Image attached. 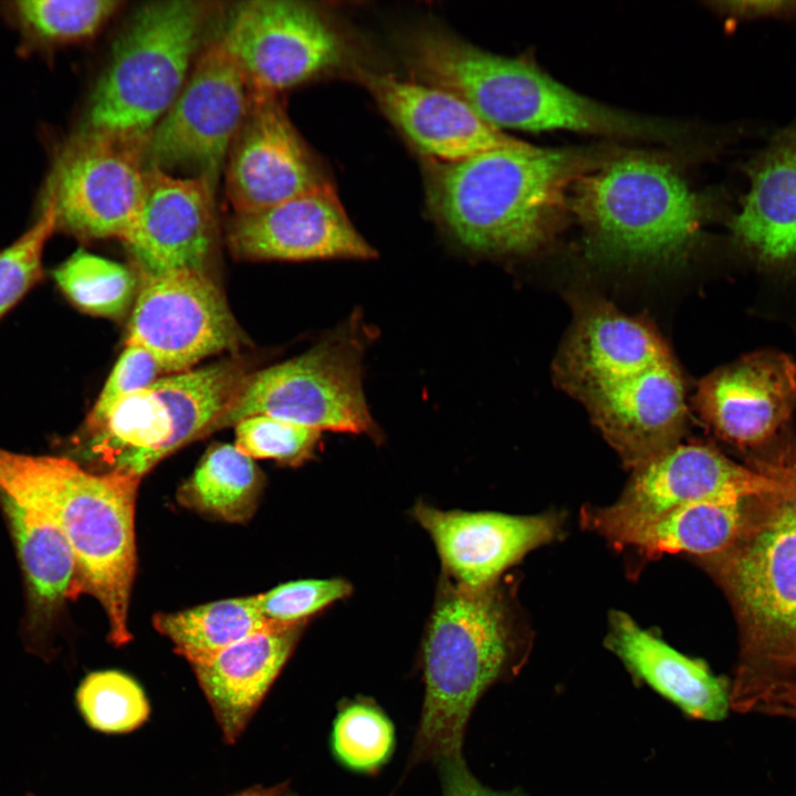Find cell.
I'll use <instances>...</instances> for the list:
<instances>
[{"label":"cell","instance_id":"1","mask_svg":"<svg viewBox=\"0 0 796 796\" xmlns=\"http://www.w3.org/2000/svg\"><path fill=\"white\" fill-rule=\"evenodd\" d=\"M557 378L633 469L678 443L684 388L660 336L606 303L582 310L557 359Z\"/></svg>","mask_w":796,"mask_h":796},{"label":"cell","instance_id":"2","mask_svg":"<svg viewBox=\"0 0 796 796\" xmlns=\"http://www.w3.org/2000/svg\"><path fill=\"white\" fill-rule=\"evenodd\" d=\"M614 157L611 149L540 148L519 140L457 161L429 160L428 206L471 252L524 253L547 238L567 190Z\"/></svg>","mask_w":796,"mask_h":796},{"label":"cell","instance_id":"3","mask_svg":"<svg viewBox=\"0 0 796 796\" xmlns=\"http://www.w3.org/2000/svg\"><path fill=\"white\" fill-rule=\"evenodd\" d=\"M512 654L509 610L495 585L469 589L443 577L422 646L425 698L413 761L461 758L471 711Z\"/></svg>","mask_w":796,"mask_h":796},{"label":"cell","instance_id":"4","mask_svg":"<svg viewBox=\"0 0 796 796\" xmlns=\"http://www.w3.org/2000/svg\"><path fill=\"white\" fill-rule=\"evenodd\" d=\"M572 206L589 245L609 258L663 261L695 240L709 200L668 163L638 154L614 157L573 186Z\"/></svg>","mask_w":796,"mask_h":796},{"label":"cell","instance_id":"5","mask_svg":"<svg viewBox=\"0 0 796 796\" xmlns=\"http://www.w3.org/2000/svg\"><path fill=\"white\" fill-rule=\"evenodd\" d=\"M206 18L205 4L188 0L138 9L114 43L85 129L146 143L190 74Z\"/></svg>","mask_w":796,"mask_h":796},{"label":"cell","instance_id":"6","mask_svg":"<svg viewBox=\"0 0 796 796\" xmlns=\"http://www.w3.org/2000/svg\"><path fill=\"white\" fill-rule=\"evenodd\" d=\"M370 336L355 312L306 353L247 374L214 430L265 415L318 431L366 434L380 442L383 433L363 390V357Z\"/></svg>","mask_w":796,"mask_h":796},{"label":"cell","instance_id":"7","mask_svg":"<svg viewBox=\"0 0 796 796\" xmlns=\"http://www.w3.org/2000/svg\"><path fill=\"white\" fill-rule=\"evenodd\" d=\"M245 371L224 360L160 377L117 402L95 430L92 452L116 471L142 478L165 457L214 430Z\"/></svg>","mask_w":796,"mask_h":796},{"label":"cell","instance_id":"8","mask_svg":"<svg viewBox=\"0 0 796 796\" xmlns=\"http://www.w3.org/2000/svg\"><path fill=\"white\" fill-rule=\"evenodd\" d=\"M140 478L93 473L76 465L54 523L66 536L76 564L73 593L94 596L104 608L109 638L130 639L128 607L136 568L135 503Z\"/></svg>","mask_w":796,"mask_h":796},{"label":"cell","instance_id":"9","mask_svg":"<svg viewBox=\"0 0 796 796\" xmlns=\"http://www.w3.org/2000/svg\"><path fill=\"white\" fill-rule=\"evenodd\" d=\"M776 498L741 544L709 556L767 672L796 667V490Z\"/></svg>","mask_w":796,"mask_h":796},{"label":"cell","instance_id":"10","mask_svg":"<svg viewBox=\"0 0 796 796\" xmlns=\"http://www.w3.org/2000/svg\"><path fill=\"white\" fill-rule=\"evenodd\" d=\"M252 90L219 39L208 44L144 150L147 168L181 171L214 191L230 148L243 125Z\"/></svg>","mask_w":796,"mask_h":796},{"label":"cell","instance_id":"11","mask_svg":"<svg viewBox=\"0 0 796 796\" xmlns=\"http://www.w3.org/2000/svg\"><path fill=\"white\" fill-rule=\"evenodd\" d=\"M796 490L795 473L739 465L701 444L671 447L635 469L614 504L585 507V527L617 544L628 533L681 506L710 500L779 495Z\"/></svg>","mask_w":796,"mask_h":796},{"label":"cell","instance_id":"12","mask_svg":"<svg viewBox=\"0 0 796 796\" xmlns=\"http://www.w3.org/2000/svg\"><path fill=\"white\" fill-rule=\"evenodd\" d=\"M145 145L85 128L69 143L54 164L44 197L56 228L82 239L125 242L144 202Z\"/></svg>","mask_w":796,"mask_h":796},{"label":"cell","instance_id":"13","mask_svg":"<svg viewBox=\"0 0 796 796\" xmlns=\"http://www.w3.org/2000/svg\"><path fill=\"white\" fill-rule=\"evenodd\" d=\"M252 92L273 94L342 65L346 44L331 20L306 2L238 3L220 38Z\"/></svg>","mask_w":796,"mask_h":796},{"label":"cell","instance_id":"14","mask_svg":"<svg viewBox=\"0 0 796 796\" xmlns=\"http://www.w3.org/2000/svg\"><path fill=\"white\" fill-rule=\"evenodd\" d=\"M240 328L217 284L205 271L142 277L126 344L148 350L165 373L241 344Z\"/></svg>","mask_w":796,"mask_h":796},{"label":"cell","instance_id":"15","mask_svg":"<svg viewBox=\"0 0 796 796\" xmlns=\"http://www.w3.org/2000/svg\"><path fill=\"white\" fill-rule=\"evenodd\" d=\"M226 192L237 214L256 212L331 185L277 95L252 92L226 163Z\"/></svg>","mask_w":796,"mask_h":796},{"label":"cell","instance_id":"16","mask_svg":"<svg viewBox=\"0 0 796 796\" xmlns=\"http://www.w3.org/2000/svg\"><path fill=\"white\" fill-rule=\"evenodd\" d=\"M411 513L431 536L444 577L469 589L495 585L506 568L559 533L554 514L442 511L422 502Z\"/></svg>","mask_w":796,"mask_h":796},{"label":"cell","instance_id":"17","mask_svg":"<svg viewBox=\"0 0 796 796\" xmlns=\"http://www.w3.org/2000/svg\"><path fill=\"white\" fill-rule=\"evenodd\" d=\"M228 240L234 254L264 260L377 256L349 220L332 185L273 207L237 214Z\"/></svg>","mask_w":796,"mask_h":796},{"label":"cell","instance_id":"18","mask_svg":"<svg viewBox=\"0 0 796 796\" xmlns=\"http://www.w3.org/2000/svg\"><path fill=\"white\" fill-rule=\"evenodd\" d=\"M213 195L201 179L148 168L139 218L124 242L142 277L205 271L214 240Z\"/></svg>","mask_w":796,"mask_h":796},{"label":"cell","instance_id":"19","mask_svg":"<svg viewBox=\"0 0 796 796\" xmlns=\"http://www.w3.org/2000/svg\"><path fill=\"white\" fill-rule=\"evenodd\" d=\"M698 402L706 423L723 440L741 448L762 444L796 408V365L774 350L744 356L709 375Z\"/></svg>","mask_w":796,"mask_h":796},{"label":"cell","instance_id":"20","mask_svg":"<svg viewBox=\"0 0 796 796\" xmlns=\"http://www.w3.org/2000/svg\"><path fill=\"white\" fill-rule=\"evenodd\" d=\"M358 78L390 122L430 160L457 161L519 142L439 87L369 71H360Z\"/></svg>","mask_w":796,"mask_h":796},{"label":"cell","instance_id":"21","mask_svg":"<svg viewBox=\"0 0 796 796\" xmlns=\"http://www.w3.org/2000/svg\"><path fill=\"white\" fill-rule=\"evenodd\" d=\"M742 169L748 186L730 221L735 241L760 263H795L796 117Z\"/></svg>","mask_w":796,"mask_h":796},{"label":"cell","instance_id":"22","mask_svg":"<svg viewBox=\"0 0 796 796\" xmlns=\"http://www.w3.org/2000/svg\"><path fill=\"white\" fill-rule=\"evenodd\" d=\"M305 622L247 637L193 664L226 740L234 742L291 656Z\"/></svg>","mask_w":796,"mask_h":796},{"label":"cell","instance_id":"23","mask_svg":"<svg viewBox=\"0 0 796 796\" xmlns=\"http://www.w3.org/2000/svg\"><path fill=\"white\" fill-rule=\"evenodd\" d=\"M609 624L608 647L637 677L690 716L719 721L726 715L731 691L706 664L678 652L622 611L611 612Z\"/></svg>","mask_w":796,"mask_h":796},{"label":"cell","instance_id":"24","mask_svg":"<svg viewBox=\"0 0 796 796\" xmlns=\"http://www.w3.org/2000/svg\"><path fill=\"white\" fill-rule=\"evenodd\" d=\"M22 566L35 619H49L73 593L76 564L72 547L51 520L0 495Z\"/></svg>","mask_w":796,"mask_h":796},{"label":"cell","instance_id":"25","mask_svg":"<svg viewBox=\"0 0 796 796\" xmlns=\"http://www.w3.org/2000/svg\"><path fill=\"white\" fill-rule=\"evenodd\" d=\"M743 502L710 500L681 506L628 533L616 545L638 548L647 557L674 553L701 557L720 554L742 535Z\"/></svg>","mask_w":796,"mask_h":796},{"label":"cell","instance_id":"26","mask_svg":"<svg viewBox=\"0 0 796 796\" xmlns=\"http://www.w3.org/2000/svg\"><path fill=\"white\" fill-rule=\"evenodd\" d=\"M153 625L192 666L210 660L247 637L287 626L266 619L256 605L255 595L160 612L154 617Z\"/></svg>","mask_w":796,"mask_h":796},{"label":"cell","instance_id":"27","mask_svg":"<svg viewBox=\"0 0 796 796\" xmlns=\"http://www.w3.org/2000/svg\"><path fill=\"white\" fill-rule=\"evenodd\" d=\"M263 476L253 459L233 444L211 447L177 492L179 503L231 523L248 521L256 510Z\"/></svg>","mask_w":796,"mask_h":796},{"label":"cell","instance_id":"28","mask_svg":"<svg viewBox=\"0 0 796 796\" xmlns=\"http://www.w3.org/2000/svg\"><path fill=\"white\" fill-rule=\"evenodd\" d=\"M52 275L75 306L106 317L122 316L139 287L130 269L82 249L61 263Z\"/></svg>","mask_w":796,"mask_h":796},{"label":"cell","instance_id":"29","mask_svg":"<svg viewBox=\"0 0 796 796\" xmlns=\"http://www.w3.org/2000/svg\"><path fill=\"white\" fill-rule=\"evenodd\" d=\"M80 710L87 723L105 733H125L148 718L143 689L130 677L107 670L88 674L77 691Z\"/></svg>","mask_w":796,"mask_h":796},{"label":"cell","instance_id":"30","mask_svg":"<svg viewBox=\"0 0 796 796\" xmlns=\"http://www.w3.org/2000/svg\"><path fill=\"white\" fill-rule=\"evenodd\" d=\"M114 0H24L14 14L24 30L44 42H69L93 35L117 10Z\"/></svg>","mask_w":796,"mask_h":796},{"label":"cell","instance_id":"31","mask_svg":"<svg viewBox=\"0 0 796 796\" xmlns=\"http://www.w3.org/2000/svg\"><path fill=\"white\" fill-rule=\"evenodd\" d=\"M394 742L391 722L371 704H349L335 719L333 751L350 769L371 772L379 768L389 758Z\"/></svg>","mask_w":796,"mask_h":796},{"label":"cell","instance_id":"32","mask_svg":"<svg viewBox=\"0 0 796 796\" xmlns=\"http://www.w3.org/2000/svg\"><path fill=\"white\" fill-rule=\"evenodd\" d=\"M321 431L275 417L258 415L235 425V448L251 459L300 465L317 448Z\"/></svg>","mask_w":796,"mask_h":796},{"label":"cell","instance_id":"33","mask_svg":"<svg viewBox=\"0 0 796 796\" xmlns=\"http://www.w3.org/2000/svg\"><path fill=\"white\" fill-rule=\"evenodd\" d=\"M54 229L53 210L44 205L38 221L0 252V317L41 279L44 247Z\"/></svg>","mask_w":796,"mask_h":796},{"label":"cell","instance_id":"34","mask_svg":"<svg viewBox=\"0 0 796 796\" xmlns=\"http://www.w3.org/2000/svg\"><path fill=\"white\" fill-rule=\"evenodd\" d=\"M350 591V585L341 578L303 579L255 595V600L266 619L291 625L306 622L310 616L346 597Z\"/></svg>","mask_w":796,"mask_h":796},{"label":"cell","instance_id":"35","mask_svg":"<svg viewBox=\"0 0 796 796\" xmlns=\"http://www.w3.org/2000/svg\"><path fill=\"white\" fill-rule=\"evenodd\" d=\"M165 371L161 366L148 350L126 344L87 416L86 433L100 427L117 402L137 390L149 387Z\"/></svg>","mask_w":796,"mask_h":796},{"label":"cell","instance_id":"36","mask_svg":"<svg viewBox=\"0 0 796 796\" xmlns=\"http://www.w3.org/2000/svg\"><path fill=\"white\" fill-rule=\"evenodd\" d=\"M712 9L735 22L774 20L796 23V0H743L711 3Z\"/></svg>","mask_w":796,"mask_h":796},{"label":"cell","instance_id":"37","mask_svg":"<svg viewBox=\"0 0 796 796\" xmlns=\"http://www.w3.org/2000/svg\"><path fill=\"white\" fill-rule=\"evenodd\" d=\"M443 796H505L482 786L464 767L461 758L444 764Z\"/></svg>","mask_w":796,"mask_h":796},{"label":"cell","instance_id":"38","mask_svg":"<svg viewBox=\"0 0 796 796\" xmlns=\"http://www.w3.org/2000/svg\"><path fill=\"white\" fill-rule=\"evenodd\" d=\"M772 714L789 716L796 712V670L782 678L769 693Z\"/></svg>","mask_w":796,"mask_h":796},{"label":"cell","instance_id":"39","mask_svg":"<svg viewBox=\"0 0 796 796\" xmlns=\"http://www.w3.org/2000/svg\"><path fill=\"white\" fill-rule=\"evenodd\" d=\"M285 790L284 786L273 787H256L245 790L237 796H283Z\"/></svg>","mask_w":796,"mask_h":796},{"label":"cell","instance_id":"40","mask_svg":"<svg viewBox=\"0 0 796 796\" xmlns=\"http://www.w3.org/2000/svg\"><path fill=\"white\" fill-rule=\"evenodd\" d=\"M788 718H793V719H796V712H795V713H793V714H790V715H789Z\"/></svg>","mask_w":796,"mask_h":796}]
</instances>
